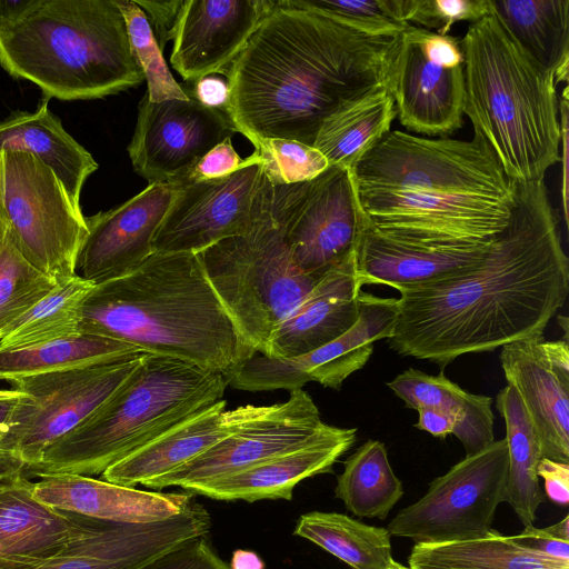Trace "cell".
<instances>
[{
  "label": "cell",
  "mask_w": 569,
  "mask_h": 569,
  "mask_svg": "<svg viewBox=\"0 0 569 569\" xmlns=\"http://www.w3.org/2000/svg\"><path fill=\"white\" fill-rule=\"evenodd\" d=\"M389 346L441 368L543 336L569 293V259L543 180L517 182L508 224L469 271L399 289Z\"/></svg>",
  "instance_id": "6da1fadb"
},
{
  "label": "cell",
  "mask_w": 569,
  "mask_h": 569,
  "mask_svg": "<svg viewBox=\"0 0 569 569\" xmlns=\"http://www.w3.org/2000/svg\"><path fill=\"white\" fill-rule=\"evenodd\" d=\"M398 37H371L325 14L274 0L221 73L226 114L252 144L280 138L313 147L322 122L349 102L388 87Z\"/></svg>",
  "instance_id": "7a4b0ae2"
},
{
  "label": "cell",
  "mask_w": 569,
  "mask_h": 569,
  "mask_svg": "<svg viewBox=\"0 0 569 569\" xmlns=\"http://www.w3.org/2000/svg\"><path fill=\"white\" fill-rule=\"evenodd\" d=\"M80 332L224 376L252 356L193 252L152 253L132 271L94 284Z\"/></svg>",
  "instance_id": "3957f363"
},
{
  "label": "cell",
  "mask_w": 569,
  "mask_h": 569,
  "mask_svg": "<svg viewBox=\"0 0 569 569\" xmlns=\"http://www.w3.org/2000/svg\"><path fill=\"white\" fill-rule=\"evenodd\" d=\"M463 114L509 179L543 180L560 160V118L553 76L533 62L492 11L461 39Z\"/></svg>",
  "instance_id": "277c9868"
},
{
  "label": "cell",
  "mask_w": 569,
  "mask_h": 569,
  "mask_svg": "<svg viewBox=\"0 0 569 569\" xmlns=\"http://www.w3.org/2000/svg\"><path fill=\"white\" fill-rule=\"evenodd\" d=\"M0 66L46 99H99L144 80L114 0H42L0 31Z\"/></svg>",
  "instance_id": "5b68a950"
},
{
  "label": "cell",
  "mask_w": 569,
  "mask_h": 569,
  "mask_svg": "<svg viewBox=\"0 0 569 569\" xmlns=\"http://www.w3.org/2000/svg\"><path fill=\"white\" fill-rule=\"evenodd\" d=\"M224 375L146 353L130 378L74 430L54 442L28 478L101 475L113 463L222 399Z\"/></svg>",
  "instance_id": "8992f818"
},
{
  "label": "cell",
  "mask_w": 569,
  "mask_h": 569,
  "mask_svg": "<svg viewBox=\"0 0 569 569\" xmlns=\"http://www.w3.org/2000/svg\"><path fill=\"white\" fill-rule=\"evenodd\" d=\"M197 254L242 339L263 355L280 322L323 277L305 274L295 266L278 187L263 172L247 232Z\"/></svg>",
  "instance_id": "52a82bcc"
},
{
  "label": "cell",
  "mask_w": 569,
  "mask_h": 569,
  "mask_svg": "<svg viewBox=\"0 0 569 569\" xmlns=\"http://www.w3.org/2000/svg\"><path fill=\"white\" fill-rule=\"evenodd\" d=\"M351 170L358 189L513 198L517 186L477 131L460 140L390 130Z\"/></svg>",
  "instance_id": "ba28073f"
},
{
  "label": "cell",
  "mask_w": 569,
  "mask_h": 569,
  "mask_svg": "<svg viewBox=\"0 0 569 569\" xmlns=\"http://www.w3.org/2000/svg\"><path fill=\"white\" fill-rule=\"evenodd\" d=\"M146 353L42 373L11 381L23 395L10 410L0 435V455L24 466L40 463L44 452L99 409L130 378Z\"/></svg>",
  "instance_id": "9c48e42d"
},
{
  "label": "cell",
  "mask_w": 569,
  "mask_h": 569,
  "mask_svg": "<svg viewBox=\"0 0 569 569\" xmlns=\"http://www.w3.org/2000/svg\"><path fill=\"white\" fill-rule=\"evenodd\" d=\"M0 209L23 256L56 282L76 276L86 217L37 157L0 152Z\"/></svg>",
  "instance_id": "30bf717a"
},
{
  "label": "cell",
  "mask_w": 569,
  "mask_h": 569,
  "mask_svg": "<svg viewBox=\"0 0 569 569\" xmlns=\"http://www.w3.org/2000/svg\"><path fill=\"white\" fill-rule=\"evenodd\" d=\"M508 476L506 439L466 456L429 485L426 495L390 521L391 536L416 543H445L486 537Z\"/></svg>",
  "instance_id": "8fae6325"
},
{
  "label": "cell",
  "mask_w": 569,
  "mask_h": 569,
  "mask_svg": "<svg viewBox=\"0 0 569 569\" xmlns=\"http://www.w3.org/2000/svg\"><path fill=\"white\" fill-rule=\"evenodd\" d=\"M232 431L173 471L149 481L152 489L181 487L193 491L211 481L240 472L266 460L306 447L329 425L307 391L293 389L288 400L270 406L236 408Z\"/></svg>",
  "instance_id": "7c38bea8"
},
{
  "label": "cell",
  "mask_w": 569,
  "mask_h": 569,
  "mask_svg": "<svg viewBox=\"0 0 569 569\" xmlns=\"http://www.w3.org/2000/svg\"><path fill=\"white\" fill-rule=\"evenodd\" d=\"M291 259L321 278L357 249L368 224L351 168L330 166L310 181L277 184Z\"/></svg>",
  "instance_id": "4fadbf2b"
},
{
  "label": "cell",
  "mask_w": 569,
  "mask_h": 569,
  "mask_svg": "<svg viewBox=\"0 0 569 569\" xmlns=\"http://www.w3.org/2000/svg\"><path fill=\"white\" fill-rule=\"evenodd\" d=\"M358 192L363 211L378 231L428 247L490 242L508 224L515 204V197L392 189Z\"/></svg>",
  "instance_id": "5bb4252c"
},
{
  "label": "cell",
  "mask_w": 569,
  "mask_h": 569,
  "mask_svg": "<svg viewBox=\"0 0 569 569\" xmlns=\"http://www.w3.org/2000/svg\"><path fill=\"white\" fill-rule=\"evenodd\" d=\"M398 316L397 299L359 295V318L343 335L299 357L276 359L254 352L226 376L228 386L246 391L301 389L316 381L340 389L373 352V342L389 338Z\"/></svg>",
  "instance_id": "9a60e30c"
},
{
  "label": "cell",
  "mask_w": 569,
  "mask_h": 569,
  "mask_svg": "<svg viewBox=\"0 0 569 569\" xmlns=\"http://www.w3.org/2000/svg\"><path fill=\"white\" fill-rule=\"evenodd\" d=\"M262 167L252 152L231 174L173 184L171 203L152 241L153 253H198L247 232Z\"/></svg>",
  "instance_id": "2e32d148"
},
{
  "label": "cell",
  "mask_w": 569,
  "mask_h": 569,
  "mask_svg": "<svg viewBox=\"0 0 569 569\" xmlns=\"http://www.w3.org/2000/svg\"><path fill=\"white\" fill-rule=\"evenodd\" d=\"M236 132L226 113L191 98L151 102L144 94L128 153L134 171L149 183L174 184Z\"/></svg>",
  "instance_id": "e0dca14e"
},
{
  "label": "cell",
  "mask_w": 569,
  "mask_h": 569,
  "mask_svg": "<svg viewBox=\"0 0 569 569\" xmlns=\"http://www.w3.org/2000/svg\"><path fill=\"white\" fill-rule=\"evenodd\" d=\"M210 525L208 511L194 500L179 515L152 523L80 515L69 543L34 569H137L187 540L207 536Z\"/></svg>",
  "instance_id": "ac0fdd59"
},
{
  "label": "cell",
  "mask_w": 569,
  "mask_h": 569,
  "mask_svg": "<svg viewBox=\"0 0 569 569\" xmlns=\"http://www.w3.org/2000/svg\"><path fill=\"white\" fill-rule=\"evenodd\" d=\"M170 183H149L120 206L86 217L88 234L76 273L98 284L127 274L153 253L152 241L171 203Z\"/></svg>",
  "instance_id": "d6986e66"
},
{
  "label": "cell",
  "mask_w": 569,
  "mask_h": 569,
  "mask_svg": "<svg viewBox=\"0 0 569 569\" xmlns=\"http://www.w3.org/2000/svg\"><path fill=\"white\" fill-rule=\"evenodd\" d=\"M389 90L400 124L413 134L447 137L463 126L465 64L428 57L406 30L400 34Z\"/></svg>",
  "instance_id": "ffe728a7"
},
{
  "label": "cell",
  "mask_w": 569,
  "mask_h": 569,
  "mask_svg": "<svg viewBox=\"0 0 569 569\" xmlns=\"http://www.w3.org/2000/svg\"><path fill=\"white\" fill-rule=\"evenodd\" d=\"M274 0H186L170 56L187 81L226 70Z\"/></svg>",
  "instance_id": "44dd1931"
},
{
  "label": "cell",
  "mask_w": 569,
  "mask_h": 569,
  "mask_svg": "<svg viewBox=\"0 0 569 569\" xmlns=\"http://www.w3.org/2000/svg\"><path fill=\"white\" fill-rule=\"evenodd\" d=\"M542 342L543 336L505 345L499 359L536 430L542 458L569 463V372L552 365Z\"/></svg>",
  "instance_id": "7402d4cb"
},
{
  "label": "cell",
  "mask_w": 569,
  "mask_h": 569,
  "mask_svg": "<svg viewBox=\"0 0 569 569\" xmlns=\"http://www.w3.org/2000/svg\"><path fill=\"white\" fill-rule=\"evenodd\" d=\"M32 488L24 469L0 475V569H34L79 529V513L38 501Z\"/></svg>",
  "instance_id": "603a6c76"
},
{
  "label": "cell",
  "mask_w": 569,
  "mask_h": 569,
  "mask_svg": "<svg viewBox=\"0 0 569 569\" xmlns=\"http://www.w3.org/2000/svg\"><path fill=\"white\" fill-rule=\"evenodd\" d=\"M361 288L355 251L327 272L286 316L272 333L264 356L299 357L347 332L359 318Z\"/></svg>",
  "instance_id": "cb8c5ba5"
},
{
  "label": "cell",
  "mask_w": 569,
  "mask_h": 569,
  "mask_svg": "<svg viewBox=\"0 0 569 569\" xmlns=\"http://www.w3.org/2000/svg\"><path fill=\"white\" fill-rule=\"evenodd\" d=\"M491 241L451 247L415 244L381 233L369 220L356 249L358 279L361 286L386 284L396 290L431 284L479 264Z\"/></svg>",
  "instance_id": "d4e9b609"
},
{
  "label": "cell",
  "mask_w": 569,
  "mask_h": 569,
  "mask_svg": "<svg viewBox=\"0 0 569 569\" xmlns=\"http://www.w3.org/2000/svg\"><path fill=\"white\" fill-rule=\"evenodd\" d=\"M33 497L54 509L122 523H152L182 512L193 500L189 493L139 490L94 479L59 473L33 482Z\"/></svg>",
  "instance_id": "484cf974"
},
{
  "label": "cell",
  "mask_w": 569,
  "mask_h": 569,
  "mask_svg": "<svg viewBox=\"0 0 569 569\" xmlns=\"http://www.w3.org/2000/svg\"><path fill=\"white\" fill-rule=\"evenodd\" d=\"M356 437L355 428L329 425L320 438L306 447L200 486L192 492L226 501L290 500L300 481L330 472L335 462L353 446Z\"/></svg>",
  "instance_id": "4316f807"
},
{
  "label": "cell",
  "mask_w": 569,
  "mask_h": 569,
  "mask_svg": "<svg viewBox=\"0 0 569 569\" xmlns=\"http://www.w3.org/2000/svg\"><path fill=\"white\" fill-rule=\"evenodd\" d=\"M226 405L221 399L174 426L110 466L101 479L124 487L144 486L187 463L232 431L237 411L226 410Z\"/></svg>",
  "instance_id": "83f0119b"
},
{
  "label": "cell",
  "mask_w": 569,
  "mask_h": 569,
  "mask_svg": "<svg viewBox=\"0 0 569 569\" xmlns=\"http://www.w3.org/2000/svg\"><path fill=\"white\" fill-rule=\"evenodd\" d=\"M23 151L37 157L64 186L73 203L98 163L62 127L43 99L33 112L16 111L0 121V152Z\"/></svg>",
  "instance_id": "f1b7e54d"
},
{
  "label": "cell",
  "mask_w": 569,
  "mask_h": 569,
  "mask_svg": "<svg viewBox=\"0 0 569 569\" xmlns=\"http://www.w3.org/2000/svg\"><path fill=\"white\" fill-rule=\"evenodd\" d=\"M387 386L407 408L427 407L446 412L453 421L452 433L462 443L466 456L482 450L495 440L491 398L467 392L442 371L431 376L409 368Z\"/></svg>",
  "instance_id": "f546056e"
},
{
  "label": "cell",
  "mask_w": 569,
  "mask_h": 569,
  "mask_svg": "<svg viewBox=\"0 0 569 569\" xmlns=\"http://www.w3.org/2000/svg\"><path fill=\"white\" fill-rule=\"evenodd\" d=\"M491 11L523 52L553 76L569 61L568 0H490Z\"/></svg>",
  "instance_id": "4dcf8cb0"
},
{
  "label": "cell",
  "mask_w": 569,
  "mask_h": 569,
  "mask_svg": "<svg viewBox=\"0 0 569 569\" xmlns=\"http://www.w3.org/2000/svg\"><path fill=\"white\" fill-rule=\"evenodd\" d=\"M505 420L508 447V476L503 493L519 520L533 525L538 507L545 501L537 466L542 458L538 436L516 389L507 383L496 399Z\"/></svg>",
  "instance_id": "1f68e13d"
},
{
  "label": "cell",
  "mask_w": 569,
  "mask_h": 569,
  "mask_svg": "<svg viewBox=\"0 0 569 569\" xmlns=\"http://www.w3.org/2000/svg\"><path fill=\"white\" fill-rule=\"evenodd\" d=\"M397 112L388 87L371 91L339 109L321 124L313 147L330 166L352 168L391 130Z\"/></svg>",
  "instance_id": "d6a6232c"
},
{
  "label": "cell",
  "mask_w": 569,
  "mask_h": 569,
  "mask_svg": "<svg viewBox=\"0 0 569 569\" xmlns=\"http://www.w3.org/2000/svg\"><path fill=\"white\" fill-rule=\"evenodd\" d=\"M142 352L123 341L99 335H77L21 348L0 349V380L97 365ZM144 353V352H143Z\"/></svg>",
  "instance_id": "836d02e7"
},
{
  "label": "cell",
  "mask_w": 569,
  "mask_h": 569,
  "mask_svg": "<svg viewBox=\"0 0 569 569\" xmlns=\"http://www.w3.org/2000/svg\"><path fill=\"white\" fill-rule=\"evenodd\" d=\"M408 562L410 569H569V561L537 555L495 530L480 539L416 543Z\"/></svg>",
  "instance_id": "e575fe53"
},
{
  "label": "cell",
  "mask_w": 569,
  "mask_h": 569,
  "mask_svg": "<svg viewBox=\"0 0 569 569\" xmlns=\"http://www.w3.org/2000/svg\"><path fill=\"white\" fill-rule=\"evenodd\" d=\"M293 533L321 547L351 569H389L393 561L388 529L342 513H305Z\"/></svg>",
  "instance_id": "d590c367"
},
{
  "label": "cell",
  "mask_w": 569,
  "mask_h": 569,
  "mask_svg": "<svg viewBox=\"0 0 569 569\" xmlns=\"http://www.w3.org/2000/svg\"><path fill=\"white\" fill-rule=\"evenodd\" d=\"M343 465L337 479V498L360 518L386 519L403 496L402 483L389 463L386 446L378 440H368Z\"/></svg>",
  "instance_id": "8d00e7d4"
},
{
  "label": "cell",
  "mask_w": 569,
  "mask_h": 569,
  "mask_svg": "<svg viewBox=\"0 0 569 569\" xmlns=\"http://www.w3.org/2000/svg\"><path fill=\"white\" fill-rule=\"evenodd\" d=\"M94 284L78 274L59 282L0 339V349L41 343L80 332L81 306Z\"/></svg>",
  "instance_id": "74e56055"
},
{
  "label": "cell",
  "mask_w": 569,
  "mask_h": 569,
  "mask_svg": "<svg viewBox=\"0 0 569 569\" xmlns=\"http://www.w3.org/2000/svg\"><path fill=\"white\" fill-rule=\"evenodd\" d=\"M57 284L23 256L0 209V339Z\"/></svg>",
  "instance_id": "f35d334b"
},
{
  "label": "cell",
  "mask_w": 569,
  "mask_h": 569,
  "mask_svg": "<svg viewBox=\"0 0 569 569\" xmlns=\"http://www.w3.org/2000/svg\"><path fill=\"white\" fill-rule=\"evenodd\" d=\"M127 28L132 56L147 80L151 102L188 100L184 89L171 74L144 12L132 0H114Z\"/></svg>",
  "instance_id": "ab89813d"
},
{
  "label": "cell",
  "mask_w": 569,
  "mask_h": 569,
  "mask_svg": "<svg viewBox=\"0 0 569 569\" xmlns=\"http://www.w3.org/2000/svg\"><path fill=\"white\" fill-rule=\"evenodd\" d=\"M290 7L325 14L361 33L392 38L409 26L398 13L396 0H283Z\"/></svg>",
  "instance_id": "60d3db41"
},
{
  "label": "cell",
  "mask_w": 569,
  "mask_h": 569,
  "mask_svg": "<svg viewBox=\"0 0 569 569\" xmlns=\"http://www.w3.org/2000/svg\"><path fill=\"white\" fill-rule=\"evenodd\" d=\"M262 172L274 184L310 181L330 167L326 157L315 147L280 139H258L254 143Z\"/></svg>",
  "instance_id": "b9f144b4"
},
{
  "label": "cell",
  "mask_w": 569,
  "mask_h": 569,
  "mask_svg": "<svg viewBox=\"0 0 569 569\" xmlns=\"http://www.w3.org/2000/svg\"><path fill=\"white\" fill-rule=\"evenodd\" d=\"M400 19L410 26L448 36L457 22L475 23L491 12L490 0H396Z\"/></svg>",
  "instance_id": "7bdbcfd3"
},
{
  "label": "cell",
  "mask_w": 569,
  "mask_h": 569,
  "mask_svg": "<svg viewBox=\"0 0 569 569\" xmlns=\"http://www.w3.org/2000/svg\"><path fill=\"white\" fill-rule=\"evenodd\" d=\"M137 569H231L213 550L207 536L187 540Z\"/></svg>",
  "instance_id": "ee69618b"
},
{
  "label": "cell",
  "mask_w": 569,
  "mask_h": 569,
  "mask_svg": "<svg viewBox=\"0 0 569 569\" xmlns=\"http://www.w3.org/2000/svg\"><path fill=\"white\" fill-rule=\"evenodd\" d=\"M511 537L517 545L537 555L569 561V515L547 528L527 526Z\"/></svg>",
  "instance_id": "f6af8a7d"
},
{
  "label": "cell",
  "mask_w": 569,
  "mask_h": 569,
  "mask_svg": "<svg viewBox=\"0 0 569 569\" xmlns=\"http://www.w3.org/2000/svg\"><path fill=\"white\" fill-rule=\"evenodd\" d=\"M241 162L231 139H226L208 151L180 182L223 178L236 171Z\"/></svg>",
  "instance_id": "bcb514c9"
},
{
  "label": "cell",
  "mask_w": 569,
  "mask_h": 569,
  "mask_svg": "<svg viewBox=\"0 0 569 569\" xmlns=\"http://www.w3.org/2000/svg\"><path fill=\"white\" fill-rule=\"evenodd\" d=\"M144 12L161 51L174 39L186 0H134Z\"/></svg>",
  "instance_id": "7dc6e473"
},
{
  "label": "cell",
  "mask_w": 569,
  "mask_h": 569,
  "mask_svg": "<svg viewBox=\"0 0 569 569\" xmlns=\"http://www.w3.org/2000/svg\"><path fill=\"white\" fill-rule=\"evenodd\" d=\"M206 108L226 113L230 103V86L222 73L207 74L192 83V89L184 91Z\"/></svg>",
  "instance_id": "c3c4849f"
},
{
  "label": "cell",
  "mask_w": 569,
  "mask_h": 569,
  "mask_svg": "<svg viewBox=\"0 0 569 569\" xmlns=\"http://www.w3.org/2000/svg\"><path fill=\"white\" fill-rule=\"evenodd\" d=\"M537 476L545 481V491L550 500L566 506L569 502V463L541 458Z\"/></svg>",
  "instance_id": "681fc988"
},
{
  "label": "cell",
  "mask_w": 569,
  "mask_h": 569,
  "mask_svg": "<svg viewBox=\"0 0 569 569\" xmlns=\"http://www.w3.org/2000/svg\"><path fill=\"white\" fill-rule=\"evenodd\" d=\"M568 86L563 88L562 99L559 102L560 118V162L562 164L561 199L565 222L568 224Z\"/></svg>",
  "instance_id": "f907efd6"
},
{
  "label": "cell",
  "mask_w": 569,
  "mask_h": 569,
  "mask_svg": "<svg viewBox=\"0 0 569 569\" xmlns=\"http://www.w3.org/2000/svg\"><path fill=\"white\" fill-rule=\"evenodd\" d=\"M418 421L415 425L419 430H423L433 437L445 439L452 433L453 421L443 411L435 408L421 407L417 409Z\"/></svg>",
  "instance_id": "816d5d0a"
},
{
  "label": "cell",
  "mask_w": 569,
  "mask_h": 569,
  "mask_svg": "<svg viewBox=\"0 0 569 569\" xmlns=\"http://www.w3.org/2000/svg\"><path fill=\"white\" fill-rule=\"evenodd\" d=\"M42 0H0V31L19 24Z\"/></svg>",
  "instance_id": "f5cc1de1"
},
{
  "label": "cell",
  "mask_w": 569,
  "mask_h": 569,
  "mask_svg": "<svg viewBox=\"0 0 569 569\" xmlns=\"http://www.w3.org/2000/svg\"><path fill=\"white\" fill-rule=\"evenodd\" d=\"M24 469V466L18 460L0 455V475Z\"/></svg>",
  "instance_id": "db71d44e"
},
{
  "label": "cell",
  "mask_w": 569,
  "mask_h": 569,
  "mask_svg": "<svg viewBox=\"0 0 569 569\" xmlns=\"http://www.w3.org/2000/svg\"><path fill=\"white\" fill-rule=\"evenodd\" d=\"M20 398V397H19ZM16 399H9V400H0V435L4 428V423H6V420H7V417L10 412V410L12 409L16 400Z\"/></svg>",
  "instance_id": "11a10c76"
},
{
  "label": "cell",
  "mask_w": 569,
  "mask_h": 569,
  "mask_svg": "<svg viewBox=\"0 0 569 569\" xmlns=\"http://www.w3.org/2000/svg\"><path fill=\"white\" fill-rule=\"evenodd\" d=\"M23 393L17 390H0V400H9L21 397Z\"/></svg>",
  "instance_id": "9f6ffc18"
},
{
  "label": "cell",
  "mask_w": 569,
  "mask_h": 569,
  "mask_svg": "<svg viewBox=\"0 0 569 569\" xmlns=\"http://www.w3.org/2000/svg\"><path fill=\"white\" fill-rule=\"evenodd\" d=\"M389 569H410L409 567H406L397 561H392Z\"/></svg>",
  "instance_id": "6f0895ef"
}]
</instances>
